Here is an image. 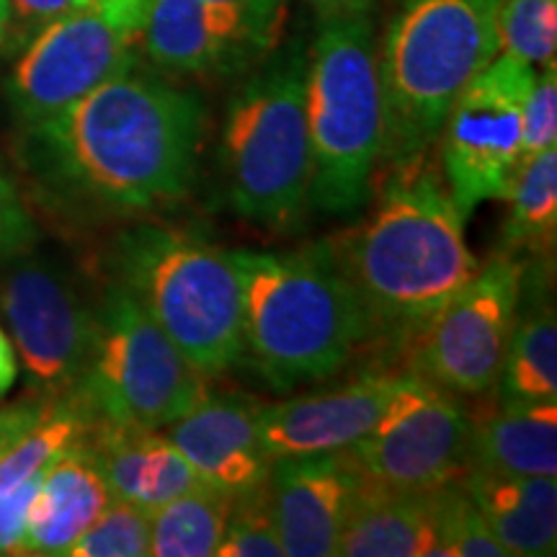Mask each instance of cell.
Wrapping results in <instances>:
<instances>
[{"label": "cell", "mask_w": 557, "mask_h": 557, "mask_svg": "<svg viewBox=\"0 0 557 557\" xmlns=\"http://www.w3.org/2000/svg\"><path fill=\"white\" fill-rule=\"evenodd\" d=\"M135 67L24 127L18 160L54 205L145 212L189 191L205 137V103Z\"/></svg>", "instance_id": "obj_1"}, {"label": "cell", "mask_w": 557, "mask_h": 557, "mask_svg": "<svg viewBox=\"0 0 557 557\" xmlns=\"http://www.w3.org/2000/svg\"><path fill=\"white\" fill-rule=\"evenodd\" d=\"M336 253L372 336H416L480 269L449 189L421 163L398 169Z\"/></svg>", "instance_id": "obj_2"}, {"label": "cell", "mask_w": 557, "mask_h": 557, "mask_svg": "<svg viewBox=\"0 0 557 557\" xmlns=\"http://www.w3.org/2000/svg\"><path fill=\"white\" fill-rule=\"evenodd\" d=\"M230 253L243 284L246 354L274 393L333 377L372 338L333 243Z\"/></svg>", "instance_id": "obj_3"}, {"label": "cell", "mask_w": 557, "mask_h": 557, "mask_svg": "<svg viewBox=\"0 0 557 557\" xmlns=\"http://www.w3.org/2000/svg\"><path fill=\"white\" fill-rule=\"evenodd\" d=\"M308 50L305 34L278 41L227 103L222 186L230 209L250 225L284 230L310 205Z\"/></svg>", "instance_id": "obj_4"}, {"label": "cell", "mask_w": 557, "mask_h": 557, "mask_svg": "<svg viewBox=\"0 0 557 557\" xmlns=\"http://www.w3.org/2000/svg\"><path fill=\"white\" fill-rule=\"evenodd\" d=\"M111 276L143 305L201 377L246 357L243 284L233 253L194 233L137 222L111 246Z\"/></svg>", "instance_id": "obj_5"}, {"label": "cell", "mask_w": 557, "mask_h": 557, "mask_svg": "<svg viewBox=\"0 0 557 557\" xmlns=\"http://www.w3.org/2000/svg\"><path fill=\"white\" fill-rule=\"evenodd\" d=\"M498 0H403L380 50L385 152L395 169L421 163L451 103L498 54Z\"/></svg>", "instance_id": "obj_6"}, {"label": "cell", "mask_w": 557, "mask_h": 557, "mask_svg": "<svg viewBox=\"0 0 557 557\" xmlns=\"http://www.w3.org/2000/svg\"><path fill=\"white\" fill-rule=\"evenodd\" d=\"M310 205L354 214L369 201L385 152V88L372 16L318 21L305 88Z\"/></svg>", "instance_id": "obj_7"}, {"label": "cell", "mask_w": 557, "mask_h": 557, "mask_svg": "<svg viewBox=\"0 0 557 557\" xmlns=\"http://www.w3.org/2000/svg\"><path fill=\"white\" fill-rule=\"evenodd\" d=\"M75 393L96 418L163 431L189 413L207 385L143 305L111 276L96 302L94 348Z\"/></svg>", "instance_id": "obj_8"}, {"label": "cell", "mask_w": 557, "mask_h": 557, "mask_svg": "<svg viewBox=\"0 0 557 557\" xmlns=\"http://www.w3.org/2000/svg\"><path fill=\"white\" fill-rule=\"evenodd\" d=\"M145 3H90L50 21L21 47L9 75L16 120L45 122L114 75L137 65Z\"/></svg>", "instance_id": "obj_9"}, {"label": "cell", "mask_w": 557, "mask_h": 557, "mask_svg": "<svg viewBox=\"0 0 557 557\" xmlns=\"http://www.w3.org/2000/svg\"><path fill=\"white\" fill-rule=\"evenodd\" d=\"M0 312L34 398L75 393L96 333V302L65 263L32 250L3 261Z\"/></svg>", "instance_id": "obj_10"}, {"label": "cell", "mask_w": 557, "mask_h": 557, "mask_svg": "<svg viewBox=\"0 0 557 557\" xmlns=\"http://www.w3.org/2000/svg\"><path fill=\"white\" fill-rule=\"evenodd\" d=\"M534 75L529 62L500 52L451 103L438 137L444 176L465 222L483 201L506 199L524 158V101Z\"/></svg>", "instance_id": "obj_11"}, {"label": "cell", "mask_w": 557, "mask_h": 557, "mask_svg": "<svg viewBox=\"0 0 557 557\" xmlns=\"http://www.w3.org/2000/svg\"><path fill=\"white\" fill-rule=\"evenodd\" d=\"M524 263L500 253L416 333L413 372L457 398L493 393L519 312Z\"/></svg>", "instance_id": "obj_12"}, {"label": "cell", "mask_w": 557, "mask_h": 557, "mask_svg": "<svg viewBox=\"0 0 557 557\" xmlns=\"http://www.w3.org/2000/svg\"><path fill=\"white\" fill-rule=\"evenodd\" d=\"M472 426L475 418L457 395L408 372L380 426L344 451L372 483L436 491L472 470Z\"/></svg>", "instance_id": "obj_13"}, {"label": "cell", "mask_w": 557, "mask_h": 557, "mask_svg": "<svg viewBox=\"0 0 557 557\" xmlns=\"http://www.w3.org/2000/svg\"><path fill=\"white\" fill-rule=\"evenodd\" d=\"M282 24V16L209 0H150L139 45L163 73L222 78L267 58L278 45Z\"/></svg>", "instance_id": "obj_14"}, {"label": "cell", "mask_w": 557, "mask_h": 557, "mask_svg": "<svg viewBox=\"0 0 557 557\" xmlns=\"http://www.w3.org/2000/svg\"><path fill=\"white\" fill-rule=\"evenodd\" d=\"M369 480L344 449L276 457L267 498L284 555L333 557Z\"/></svg>", "instance_id": "obj_15"}, {"label": "cell", "mask_w": 557, "mask_h": 557, "mask_svg": "<svg viewBox=\"0 0 557 557\" xmlns=\"http://www.w3.org/2000/svg\"><path fill=\"white\" fill-rule=\"evenodd\" d=\"M406 380L408 372H372L348 385L261 406L263 447L271 459L348 449L380 426Z\"/></svg>", "instance_id": "obj_16"}, {"label": "cell", "mask_w": 557, "mask_h": 557, "mask_svg": "<svg viewBox=\"0 0 557 557\" xmlns=\"http://www.w3.org/2000/svg\"><path fill=\"white\" fill-rule=\"evenodd\" d=\"M259 403L235 393H207L163 434L201 485L227 498L267 485L271 462L259 431Z\"/></svg>", "instance_id": "obj_17"}, {"label": "cell", "mask_w": 557, "mask_h": 557, "mask_svg": "<svg viewBox=\"0 0 557 557\" xmlns=\"http://www.w3.org/2000/svg\"><path fill=\"white\" fill-rule=\"evenodd\" d=\"M86 447L94 451L111 496L150 513L201 485L163 431L96 418Z\"/></svg>", "instance_id": "obj_18"}, {"label": "cell", "mask_w": 557, "mask_h": 557, "mask_svg": "<svg viewBox=\"0 0 557 557\" xmlns=\"http://www.w3.org/2000/svg\"><path fill=\"white\" fill-rule=\"evenodd\" d=\"M344 557H449L442 487L395 491L369 480L338 542Z\"/></svg>", "instance_id": "obj_19"}, {"label": "cell", "mask_w": 557, "mask_h": 557, "mask_svg": "<svg viewBox=\"0 0 557 557\" xmlns=\"http://www.w3.org/2000/svg\"><path fill=\"white\" fill-rule=\"evenodd\" d=\"M111 500L114 496L86 444L60 455L41 472L26 519L21 555H70L75 542Z\"/></svg>", "instance_id": "obj_20"}, {"label": "cell", "mask_w": 557, "mask_h": 557, "mask_svg": "<svg viewBox=\"0 0 557 557\" xmlns=\"http://www.w3.org/2000/svg\"><path fill=\"white\" fill-rule=\"evenodd\" d=\"M472 506L511 557H545L557 547V480L472 468L459 480Z\"/></svg>", "instance_id": "obj_21"}, {"label": "cell", "mask_w": 557, "mask_h": 557, "mask_svg": "<svg viewBox=\"0 0 557 557\" xmlns=\"http://www.w3.org/2000/svg\"><path fill=\"white\" fill-rule=\"evenodd\" d=\"M545 278V271L524 267L519 312L493 387L500 406L557 403V318Z\"/></svg>", "instance_id": "obj_22"}, {"label": "cell", "mask_w": 557, "mask_h": 557, "mask_svg": "<svg viewBox=\"0 0 557 557\" xmlns=\"http://www.w3.org/2000/svg\"><path fill=\"white\" fill-rule=\"evenodd\" d=\"M472 468L506 475H557V403L500 406L472 426Z\"/></svg>", "instance_id": "obj_23"}, {"label": "cell", "mask_w": 557, "mask_h": 557, "mask_svg": "<svg viewBox=\"0 0 557 557\" xmlns=\"http://www.w3.org/2000/svg\"><path fill=\"white\" fill-rule=\"evenodd\" d=\"M504 246L508 253L527 250L547 259L557 235V148L542 150L519 163L508 186Z\"/></svg>", "instance_id": "obj_24"}, {"label": "cell", "mask_w": 557, "mask_h": 557, "mask_svg": "<svg viewBox=\"0 0 557 557\" xmlns=\"http://www.w3.org/2000/svg\"><path fill=\"white\" fill-rule=\"evenodd\" d=\"M233 498L199 485L150 513V555L212 557L225 537Z\"/></svg>", "instance_id": "obj_25"}, {"label": "cell", "mask_w": 557, "mask_h": 557, "mask_svg": "<svg viewBox=\"0 0 557 557\" xmlns=\"http://www.w3.org/2000/svg\"><path fill=\"white\" fill-rule=\"evenodd\" d=\"M498 52L545 67L557 52V0H498Z\"/></svg>", "instance_id": "obj_26"}, {"label": "cell", "mask_w": 557, "mask_h": 557, "mask_svg": "<svg viewBox=\"0 0 557 557\" xmlns=\"http://www.w3.org/2000/svg\"><path fill=\"white\" fill-rule=\"evenodd\" d=\"M150 555V511L127 500H111L101 517L75 542L67 557H145Z\"/></svg>", "instance_id": "obj_27"}, {"label": "cell", "mask_w": 557, "mask_h": 557, "mask_svg": "<svg viewBox=\"0 0 557 557\" xmlns=\"http://www.w3.org/2000/svg\"><path fill=\"white\" fill-rule=\"evenodd\" d=\"M220 557H284L274 517H271L267 487L233 498Z\"/></svg>", "instance_id": "obj_28"}, {"label": "cell", "mask_w": 557, "mask_h": 557, "mask_svg": "<svg viewBox=\"0 0 557 557\" xmlns=\"http://www.w3.org/2000/svg\"><path fill=\"white\" fill-rule=\"evenodd\" d=\"M557 148V65L542 67L534 75L532 88L524 101V132H521V152L524 158L542 150ZM521 158V160H524Z\"/></svg>", "instance_id": "obj_29"}, {"label": "cell", "mask_w": 557, "mask_h": 557, "mask_svg": "<svg viewBox=\"0 0 557 557\" xmlns=\"http://www.w3.org/2000/svg\"><path fill=\"white\" fill-rule=\"evenodd\" d=\"M37 222L16 181L0 171V263L37 246Z\"/></svg>", "instance_id": "obj_30"}, {"label": "cell", "mask_w": 557, "mask_h": 557, "mask_svg": "<svg viewBox=\"0 0 557 557\" xmlns=\"http://www.w3.org/2000/svg\"><path fill=\"white\" fill-rule=\"evenodd\" d=\"M78 5L81 0H5L9 26H5L3 45L9 41L13 50H21L50 21L65 16Z\"/></svg>", "instance_id": "obj_31"}, {"label": "cell", "mask_w": 557, "mask_h": 557, "mask_svg": "<svg viewBox=\"0 0 557 557\" xmlns=\"http://www.w3.org/2000/svg\"><path fill=\"white\" fill-rule=\"evenodd\" d=\"M39 480L41 475L0 491V555H21L26 519H29L32 500L37 496Z\"/></svg>", "instance_id": "obj_32"}, {"label": "cell", "mask_w": 557, "mask_h": 557, "mask_svg": "<svg viewBox=\"0 0 557 557\" xmlns=\"http://www.w3.org/2000/svg\"><path fill=\"white\" fill-rule=\"evenodd\" d=\"M45 408L47 400L41 398L21 400L16 406L0 408V457L37 423V418L45 413Z\"/></svg>", "instance_id": "obj_33"}, {"label": "cell", "mask_w": 557, "mask_h": 557, "mask_svg": "<svg viewBox=\"0 0 557 557\" xmlns=\"http://www.w3.org/2000/svg\"><path fill=\"white\" fill-rule=\"evenodd\" d=\"M318 21L341 16H372L380 0H305Z\"/></svg>", "instance_id": "obj_34"}, {"label": "cell", "mask_w": 557, "mask_h": 557, "mask_svg": "<svg viewBox=\"0 0 557 557\" xmlns=\"http://www.w3.org/2000/svg\"><path fill=\"white\" fill-rule=\"evenodd\" d=\"M18 377V357L16 348H13V341L9 333L0 329V398L11 393V387L16 385Z\"/></svg>", "instance_id": "obj_35"}, {"label": "cell", "mask_w": 557, "mask_h": 557, "mask_svg": "<svg viewBox=\"0 0 557 557\" xmlns=\"http://www.w3.org/2000/svg\"><path fill=\"white\" fill-rule=\"evenodd\" d=\"M209 3L233 5V9L267 13V16H282L287 13V0H209Z\"/></svg>", "instance_id": "obj_36"}, {"label": "cell", "mask_w": 557, "mask_h": 557, "mask_svg": "<svg viewBox=\"0 0 557 557\" xmlns=\"http://www.w3.org/2000/svg\"><path fill=\"white\" fill-rule=\"evenodd\" d=\"M5 26H9V11H5V0H0V45L5 39Z\"/></svg>", "instance_id": "obj_37"}, {"label": "cell", "mask_w": 557, "mask_h": 557, "mask_svg": "<svg viewBox=\"0 0 557 557\" xmlns=\"http://www.w3.org/2000/svg\"><path fill=\"white\" fill-rule=\"evenodd\" d=\"M90 3H145V5H150V0H81V5H90Z\"/></svg>", "instance_id": "obj_38"}]
</instances>
